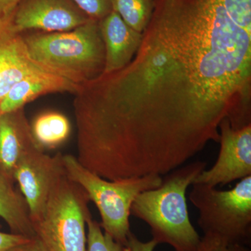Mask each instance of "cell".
<instances>
[{"instance_id":"obj_1","label":"cell","mask_w":251,"mask_h":251,"mask_svg":"<svg viewBox=\"0 0 251 251\" xmlns=\"http://www.w3.org/2000/svg\"><path fill=\"white\" fill-rule=\"evenodd\" d=\"M227 0H155L134 57L79 85L77 161L110 181L165 175L251 125V30Z\"/></svg>"},{"instance_id":"obj_2","label":"cell","mask_w":251,"mask_h":251,"mask_svg":"<svg viewBox=\"0 0 251 251\" xmlns=\"http://www.w3.org/2000/svg\"><path fill=\"white\" fill-rule=\"evenodd\" d=\"M206 164L197 161L183 165L165 175L158 188L135 198L130 215L150 226L157 244H168L175 251H193L201 242L190 221L186 194Z\"/></svg>"},{"instance_id":"obj_3","label":"cell","mask_w":251,"mask_h":251,"mask_svg":"<svg viewBox=\"0 0 251 251\" xmlns=\"http://www.w3.org/2000/svg\"><path fill=\"white\" fill-rule=\"evenodd\" d=\"M29 57L46 72L81 85L103 74L105 47L99 21L72 30L23 36Z\"/></svg>"},{"instance_id":"obj_4","label":"cell","mask_w":251,"mask_h":251,"mask_svg":"<svg viewBox=\"0 0 251 251\" xmlns=\"http://www.w3.org/2000/svg\"><path fill=\"white\" fill-rule=\"evenodd\" d=\"M62 159L68 177L78 184L97 206L104 232L127 247L132 204L140 193L158 188L163 177L148 175L110 181L89 171L75 156L63 155Z\"/></svg>"},{"instance_id":"obj_5","label":"cell","mask_w":251,"mask_h":251,"mask_svg":"<svg viewBox=\"0 0 251 251\" xmlns=\"http://www.w3.org/2000/svg\"><path fill=\"white\" fill-rule=\"evenodd\" d=\"M191 203L199 211L198 224L204 235L216 236L228 245L245 244L251 236V175L229 191L193 183Z\"/></svg>"},{"instance_id":"obj_6","label":"cell","mask_w":251,"mask_h":251,"mask_svg":"<svg viewBox=\"0 0 251 251\" xmlns=\"http://www.w3.org/2000/svg\"><path fill=\"white\" fill-rule=\"evenodd\" d=\"M90 199L76 183L63 176L41 217L32 222L36 237L47 251H86Z\"/></svg>"},{"instance_id":"obj_7","label":"cell","mask_w":251,"mask_h":251,"mask_svg":"<svg viewBox=\"0 0 251 251\" xmlns=\"http://www.w3.org/2000/svg\"><path fill=\"white\" fill-rule=\"evenodd\" d=\"M62 156H49L35 149L23 157L14 172V181L27 203L31 223L42 215L54 188L67 175Z\"/></svg>"},{"instance_id":"obj_8","label":"cell","mask_w":251,"mask_h":251,"mask_svg":"<svg viewBox=\"0 0 251 251\" xmlns=\"http://www.w3.org/2000/svg\"><path fill=\"white\" fill-rule=\"evenodd\" d=\"M221 148L214 166L204 170L194 183L224 186L251 175V125L239 129L225 119L219 126Z\"/></svg>"},{"instance_id":"obj_9","label":"cell","mask_w":251,"mask_h":251,"mask_svg":"<svg viewBox=\"0 0 251 251\" xmlns=\"http://www.w3.org/2000/svg\"><path fill=\"white\" fill-rule=\"evenodd\" d=\"M90 20L72 0H22L11 15L10 27L19 34L31 29L59 32Z\"/></svg>"},{"instance_id":"obj_10","label":"cell","mask_w":251,"mask_h":251,"mask_svg":"<svg viewBox=\"0 0 251 251\" xmlns=\"http://www.w3.org/2000/svg\"><path fill=\"white\" fill-rule=\"evenodd\" d=\"M99 26L105 47L103 74L123 69L136 54L143 33L130 27L114 10L99 21Z\"/></svg>"},{"instance_id":"obj_11","label":"cell","mask_w":251,"mask_h":251,"mask_svg":"<svg viewBox=\"0 0 251 251\" xmlns=\"http://www.w3.org/2000/svg\"><path fill=\"white\" fill-rule=\"evenodd\" d=\"M37 148L24 108L0 115V170L5 175L14 180L23 157Z\"/></svg>"},{"instance_id":"obj_12","label":"cell","mask_w":251,"mask_h":251,"mask_svg":"<svg viewBox=\"0 0 251 251\" xmlns=\"http://www.w3.org/2000/svg\"><path fill=\"white\" fill-rule=\"evenodd\" d=\"M41 70L29 57L22 34L13 31L9 21L0 31V101L18 82Z\"/></svg>"},{"instance_id":"obj_13","label":"cell","mask_w":251,"mask_h":251,"mask_svg":"<svg viewBox=\"0 0 251 251\" xmlns=\"http://www.w3.org/2000/svg\"><path fill=\"white\" fill-rule=\"evenodd\" d=\"M79 85L67 79L39 71L27 75L12 87L0 101V115L24 108L26 104L46 94L55 92L75 94Z\"/></svg>"},{"instance_id":"obj_14","label":"cell","mask_w":251,"mask_h":251,"mask_svg":"<svg viewBox=\"0 0 251 251\" xmlns=\"http://www.w3.org/2000/svg\"><path fill=\"white\" fill-rule=\"evenodd\" d=\"M14 181L0 170V218L9 226L11 233L35 237L27 203Z\"/></svg>"},{"instance_id":"obj_15","label":"cell","mask_w":251,"mask_h":251,"mask_svg":"<svg viewBox=\"0 0 251 251\" xmlns=\"http://www.w3.org/2000/svg\"><path fill=\"white\" fill-rule=\"evenodd\" d=\"M33 138L40 150L57 148L67 140L71 125L67 117L57 112H47L36 117L31 126Z\"/></svg>"},{"instance_id":"obj_16","label":"cell","mask_w":251,"mask_h":251,"mask_svg":"<svg viewBox=\"0 0 251 251\" xmlns=\"http://www.w3.org/2000/svg\"><path fill=\"white\" fill-rule=\"evenodd\" d=\"M155 0H112V9L130 27L143 33L152 15Z\"/></svg>"},{"instance_id":"obj_17","label":"cell","mask_w":251,"mask_h":251,"mask_svg":"<svg viewBox=\"0 0 251 251\" xmlns=\"http://www.w3.org/2000/svg\"><path fill=\"white\" fill-rule=\"evenodd\" d=\"M87 250L86 251H129L128 247L116 242L113 238L105 233L100 224L87 218Z\"/></svg>"},{"instance_id":"obj_18","label":"cell","mask_w":251,"mask_h":251,"mask_svg":"<svg viewBox=\"0 0 251 251\" xmlns=\"http://www.w3.org/2000/svg\"><path fill=\"white\" fill-rule=\"evenodd\" d=\"M91 19L100 21L112 11V0H72Z\"/></svg>"},{"instance_id":"obj_19","label":"cell","mask_w":251,"mask_h":251,"mask_svg":"<svg viewBox=\"0 0 251 251\" xmlns=\"http://www.w3.org/2000/svg\"><path fill=\"white\" fill-rule=\"evenodd\" d=\"M227 243L224 239L212 235H204L193 251H226Z\"/></svg>"},{"instance_id":"obj_20","label":"cell","mask_w":251,"mask_h":251,"mask_svg":"<svg viewBox=\"0 0 251 251\" xmlns=\"http://www.w3.org/2000/svg\"><path fill=\"white\" fill-rule=\"evenodd\" d=\"M1 228V226H0ZM31 238L14 233H6L0 229V251H9L18 244L29 240Z\"/></svg>"},{"instance_id":"obj_21","label":"cell","mask_w":251,"mask_h":251,"mask_svg":"<svg viewBox=\"0 0 251 251\" xmlns=\"http://www.w3.org/2000/svg\"><path fill=\"white\" fill-rule=\"evenodd\" d=\"M158 244L153 239L149 242L140 241L135 234L130 232L128 237V247L129 251H153Z\"/></svg>"},{"instance_id":"obj_22","label":"cell","mask_w":251,"mask_h":251,"mask_svg":"<svg viewBox=\"0 0 251 251\" xmlns=\"http://www.w3.org/2000/svg\"><path fill=\"white\" fill-rule=\"evenodd\" d=\"M9 251H47L41 241L37 237H33L29 240L18 244Z\"/></svg>"},{"instance_id":"obj_23","label":"cell","mask_w":251,"mask_h":251,"mask_svg":"<svg viewBox=\"0 0 251 251\" xmlns=\"http://www.w3.org/2000/svg\"><path fill=\"white\" fill-rule=\"evenodd\" d=\"M22 0H0V21L11 17L15 9Z\"/></svg>"},{"instance_id":"obj_24","label":"cell","mask_w":251,"mask_h":251,"mask_svg":"<svg viewBox=\"0 0 251 251\" xmlns=\"http://www.w3.org/2000/svg\"><path fill=\"white\" fill-rule=\"evenodd\" d=\"M226 251H251L244 244H234L227 246Z\"/></svg>"},{"instance_id":"obj_25","label":"cell","mask_w":251,"mask_h":251,"mask_svg":"<svg viewBox=\"0 0 251 251\" xmlns=\"http://www.w3.org/2000/svg\"><path fill=\"white\" fill-rule=\"evenodd\" d=\"M10 19H11V18L7 20H4V21H0V31L2 30V29L9 24Z\"/></svg>"}]
</instances>
